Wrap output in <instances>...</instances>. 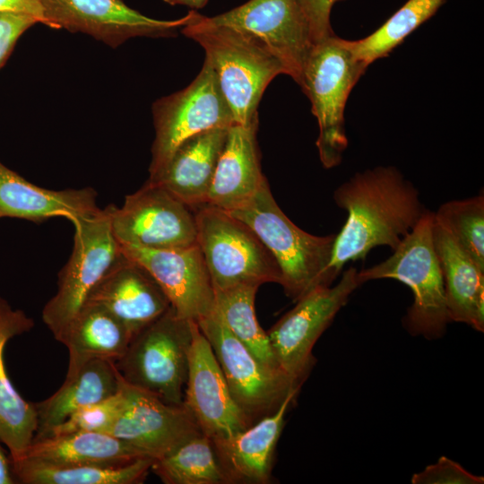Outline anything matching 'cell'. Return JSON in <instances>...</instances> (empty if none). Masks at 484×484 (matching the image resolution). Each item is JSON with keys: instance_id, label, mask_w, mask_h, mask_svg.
Returning <instances> with one entry per match:
<instances>
[{"instance_id": "1", "label": "cell", "mask_w": 484, "mask_h": 484, "mask_svg": "<svg viewBox=\"0 0 484 484\" xmlns=\"http://www.w3.org/2000/svg\"><path fill=\"white\" fill-rule=\"evenodd\" d=\"M333 200L347 220L328 265L332 282L344 264L365 259L374 247L395 250L428 212L418 189L392 166L357 172L336 188Z\"/></svg>"}, {"instance_id": "2", "label": "cell", "mask_w": 484, "mask_h": 484, "mask_svg": "<svg viewBox=\"0 0 484 484\" xmlns=\"http://www.w3.org/2000/svg\"><path fill=\"white\" fill-rule=\"evenodd\" d=\"M181 32L205 52L234 123L258 125V106L270 82L286 74L281 61L257 39L237 29L212 22L194 11Z\"/></svg>"}, {"instance_id": "3", "label": "cell", "mask_w": 484, "mask_h": 484, "mask_svg": "<svg viewBox=\"0 0 484 484\" xmlns=\"http://www.w3.org/2000/svg\"><path fill=\"white\" fill-rule=\"evenodd\" d=\"M249 226L277 261L285 294L297 301L316 286H329L328 265L336 234L315 236L290 220L266 181L242 206L228 212Z\"/></svg>"}, {"instance_id": "4", "label": "cell", "mask_w": 484, "mask_h": 484, "mask_svg": "<svg viewBox=\"0 0 484 484\" xmlns=\"http://www.w3.org/2000/svg\"><path fill=\"white\" fill-rule=\"evenodd\" d=\"M433 227L434 212L428 211L390 257L358 271L361 284L372 280L393 279L407 285L413 294V303L402 324L411 335L428 340L442 337L450 323Z\"/></svg>"}, {"instance_id": "5", "label": "cell", "mask_w": 484, "mask_h": 484, "mask_svg": "<svg viewBox=\"0 0 484 484\" xmlns=\"http://www.w3.org/2000/svg\"><path fill=\"white\" fill-rule=\"evenodd\" d=\"M367 68L355 56L349 40L335 34L314 44L308 53L299 86L317 119L316 146L325 169L341 161L348 145L344 125L346 102Z\"/></svg>"}, {"instance_id": "6", "label": "cell", "mask_w": 484, "mask_h": 484, "mask_svg": "<svg viewBox=\"0 0 484 484\" xmlns=\"http://www.w3.org/2000/svg\"><path fill=\"white\" fill-rule=\"evenodd\" d=\"M194 322L170 307L139 331L115 362L122 379L164 402L183 405Z\"/></svg>"}, {"instance_id": "7", "label": "cell", "mask_w": 484, "mask_h": 484, "mask_svg": "<svg viewBox=\"0 0 484 484\" xmlns=\"http://www.w3.org/2000/svg\"><path fill=\"white\" fill-rule=\"evenodd\" d=\"M194 212L196 244L214 290L239 284H281L277 261L249 226L211 204H203Z\"/></svg>"}, {"instance_id": "8", "label": "cell", "mask_w": 484, "mask_h": 484, "mask_svg": "<svg viewBox=\"0 0 484 484\" xmlns=\"http://www.w3.org/2000/svg\"><path fill=\"white\" fill-rule=\"evenodd\" d=\"M221 368L230 394L249 425L275 412L301 385L264 366L229 331L218 310L196 322Z\"/></svg>"}, {"instance_id": "9", "label": "cell", "mask_w": 484, "mask_h": 484, "mask_svg": "<svg viewBox=\"0 0 484 484\" xmlns=\"http://www.w3.org/2000/svg\"><path fill=\"white\" fill-rule=\"evenodd\" d=\"M74 226L71 256L61 270L56 293L42 311L44 324L56 339L84 304L89 293L123 257L107 207L72 221Z\"/></svg>"}, {"instance_id": "10", "label": "cell", "mask_w": 484, "mask_h": 484, "mask_svg": "<svg viewBox=\"0 0 484 484\" xmlns=\"http://www.w3.org/2000/svg\"><path fill=\"white\" fill-rule=\"evenodd\" d=\"M360 285L358 270L350 266L335 286H316L298 298L266 332L280 368L298 385L315 364V342Z\"/></svg>"}, {"instance_id": "11", "label": "cell", "mask_w": 484, "mask_h": 484, "mask_svg": "<svg viewBox=\"0 0 484 484\" xmlns=\"http://www.w3.org/2000/svg\"><path fill=\"white\" fill-rule=\"evenodd\" d=\"M155 138L149 178L159 174L177 148L206 130L229 127L232 113L220 91L212 68L204 60L194 80L185 89L160 98L152 106Z\"/></svg>"}, {"instance_id": "12", "label": "cell", "mask_w": 484, "mask_h": 484, "mask_svg": "<svg viewBox=\"0 0 484 484\" xmlns=\"http://www.w3.org/2000/svg\"><path fill=\"white\" fill-rule=\"evenodd\" d=\"M107 209L112 232L121 245L165 249L196 244L194 210L155 184L147 181L126 195L120 208Z\"/></svg>"}, {"instance_id": "13", "label": "cell", "mask_w": 484, "mask_h": 484, "mask_svg": "<svg viewBox=\"0 0 484 484\" xmlns=\"http://www.w3.org/2000/svg\"><path fill=\"white\" fill-rule=\"evenodd\" d=\"M208 19L260 40L281 61L286 74L300 85L313 42L298 0H249Z\"/></svg>"}, {"instance_id": "14", "label": "cell", "mask_w": 484, "mask_h": 484, "mask_svg": "<svg viewBox=\"0 0 484 484\" xmlns=\"http://www.w3.org/2000/svg\"><path fill=\"white\" fill-rule=\"evenodd\" d=\"M50 27L89 34L116 48L134 37H172L195 10L177 20H158L129 7L123 0H40Z\"/></svg>"}, {"instance_id": "15", "label": "cell", "mask_w": 484, "mask_h": 484, "mask_svg": "<svg viewBox=\"0 0 484 484\" xmlns=\"http://www.w3.org/2000/svg\"><path fill=\"white\" fill-rule=\"evenodd\" d=\"M121 388L122 409L106 433L129 443L151 458H161L203 433L184 404L164 402L123 379Z\"/></svg>"}, {"instance_id": "16", "label": "cell", "mask_w": 484, "mask_h": 484, "mask_svg": "<svg viewBox=\"0 0 484 484\" xmlns=\"http://www.w3.org/2000/svg\"><path fill=\"white\" fill-rule=\"evenodd\" d=\"M120 247L153 277L179 317L197 322L214 311V288L197 244L165 249L121 244Z\"/></svg>"}, {"instance_id": "17", "label": "cell", "mask_w": 484, "mask_h": 484, "mask_svg": "<svg viewBox=\"0 0 484 484\" xmlns=\"http://www.w3.org/2000/svg\"><path fill=\"white\" fill-rule=\"evenodd\" d=\"M212 440L229 437L250 425L234 402L210 342L193 324L184 403Z\"/></svg>"}, {"instance_id": "18", "label": "cell", "mask_w": 484, "mask_h": 484, "mask_svg": "<svg viewBox=\"0 0 484 484\" xmlns=\"http://www.w3.org/2000/svg\"><path fill=\"white\" fill-rule=\"evenodd\" d=\"M85 302L107 309L132 337L170 307L153 277L125 255L91 290Z\"/></svg>"}, {"instance_id": "19", "label": "cell", "mask_w": 484, "mask_h": 484, "mask_svg": "<svg viewBox=\"0 0 484 484\" xmlns=\"http://www.w3.org/2000/svg\"><path fill=\"white\" fill-rule=\"evenodd\" d=\"M298 392L290 394L279 409L229 437L212 440L220 465L229 483L270 482L274 451L285 415Z\"/></svg>"}, {"instance_id": "20", "label": "cell", "mask_w": 484, "mask_h": 484, "mask_svg": "<svg viewBox=\"0 0 484 484\" xmlns=\"http://www.w3.org/2000/svg\"><path fill=\"white\" fill-rule=\"evenodd\" d=\"M229 128H212L186 139L165 168L147 181L164 188L193 210L205 204Z\"/></svg>"}, {"instance_id": "21", "label": "cell", "mask_w": 484, "mask_h": 484, "mask_svg": "<svg viewBox=\"0 0 484 484\" xmlns=\"http://www.w3.org/2000/svg\"><path fill=\"white\" fill-rule=\"evenodd\" d=\"M99 210L97 193L92 188L46 189L29 182L0 161V218L39 222L65 217L72 222Z\"/></svg>"}, {"instance_id": "22", "label": "cell", "mask_w": 484, "mask_h": 484, "mask_svg": "<svg viewBox=\"0 0 484 484\" xmlns=\"http://www.w3.org/2000/svg\"><path fill=\"white\" fill-rule=\"evenodd\" d=\"M258 125L229 126L207 196V204L226 212L248 202L267 181L256 141Z\"/></svg>"}, {"instance_id": "23", "label": "cell", "mask_w": 484, "mask_h": 484, "mask_svg": "<svg viewBox=\"0 0 484 484\" xmlns=\"http://www.w3.org/2000/svg\"><path fill=\"white\" fill-rule=\"evenodd\" d=\"M34 321L22 310L13 309L0 297V441L11 460L22 457L37 430L35 404L24 400L13 387L5 368L4 348L13 337L29 332Z\"/></svg>"}, {"instance_id": "24", "label": "cell", "mask_w": 484, "mask_h": 484, "mask_svg": "<svg viewBox=\"0 0 484 484\" xmlns=\"http://www.w3.org/2000/svg\"><path fill=\"white\" fill-rule=\"evenodd\" d=\"M131 333L107 309L84 302L56 338L68 350L65 379L95 359L116 362L125 353Z\"/></svg>"}, {"instance_id": "25", "label": "cell", "mask_w": 484, "mask_h": 484, "mask_svg": "<svg viewBox=\"0 0 484 484\" xmlns=\"http://www.w3.org/2000/svg\"><path fill=\"white\" fill-rule=\"evenodd\" d=\"M435 250L441 267L450 322L484 330V270L434 221Z\"/></svg>"}, {"instance_id": "26", "label": "cell", "mask_w": 484, "mask_h": 484, "mask_svg": "<svg viewBox=\"0 0 484 484\" xmlns=\"http://www.w3.org/2000/svg\"><path fill=\"white\" fill-rule=\"evenodd\" d=\"M120 385L121 376L114 361H90L73 376L65 379L50 397L34 403L38 424L33 440L46 437L55 427L81 408L116 394Z\"/></svg>"}, {"instance_id": "27", "label": "cell", "mask_w": 484, "mask_h": 484, "mask_svg": "<svg viewBox=\"0 0 484 484\" xmlns=\"http://www.w3.org/2000/svg\"><path fill=\"white\" fill-rule=\"evenodd\" d=\"M22 457L56 465L109 466L151 458L129 443L105 432H76L33 440Z\"/></svg>"}, {"instance_id": "28", "label": "cell", "mask_w": 484, "mask_h": 484, "mask_svg": "<svg viewBox=\"0 0 484 484\" xmlns=\"http://www.w3.org/2000/svg\"><path fill=\"white\" fill-rule=\"evenodd\" d=\"M154 459L142 458L121 466L56 465L22 457L12 461L16 482L24 484H138Z\"/></svg>"}, {"instance_id": "29", "label": "cell", "mask_w": 484, "mask_h": 484, "mask_svg": "<svg viewBox=\"0 0 484 484\" xmlns=\"http://www.w3.org/2000/svg\"><path fill=\"white\" fill-rule=\"evenodd\" d=\"M258 288L254 284H239L214 290L216 309L229 331L260 362L270 368L281 370L271 348L267 333L256 319L255 298Z\"/></svg>"}, {"instance_id": "30", "label": "cell", "mask_w": 484, "mask_h": 484, "mask_svg": "<svg viewBox=\"0 0 484 484\" xmlns=\"http://www.w3.org/2000/svg\"><path fill=\"white\" fill-rule=\"evenodd\" d=\"M151 471L165 484H229L212 441L203 433L155 459Z\"/></svg>"}, {"instance_id": "31", "label": "cell", "mask_w": 484, "mask_h": 484, "mask_svg": "<svg viewBox=\"0 0 484 484\" xmlns=\"http://www.w3.org/2000/svg\"><path fill=\"white\" fill-rule=\"evenodd\" d=\"M446 0H408L369 36L349 40L355 56L366 66L386 56L394 48L429 19Z\"/></svg>"}, {"instance_id": "32", "label": "cell", "mask_w": 484, "mask_h": 484, "mask_svg": "<svg viewBox=\"0 0 484 484\" xmlns=\"http://www.w3.org/2000/svg\"><path fill=\"white\" fill-rule=\"evenodd\" d=\"M441 227L484 270V195L448 201L434 212Z\"/></svg>"}, {"instance_id": "33", "label": "cell", "mask_w": 484, "mask_h": 484, "mask_svg": "<svg viewBox=\"0 0 484 484\" xmlns=\"http://www.w3.org/2000/svg\"><path fill=\"white\" fill-rule=\"evenodd\" d=\"M123 402L124 393L120 385L116 394L76 411L64 422L55 427L46 437L76 432L106 433L117 418Z\"/></svg>"}, {"instance_id": "34", "label": "cell", "mask_w": 484, "mask_h": 484, "mask_svg": "<svg viewBox=\"0 0 484 484\" xmlns=\"http://www.w3.org/2000/svg\"><path fill=\"white\" fill-rule=\"evenodd\" d=\"M484 478L468 471L460 463L441 456L422 471L414 473L412 484H482Z\"/></svg>"}, {"instance_id": "35", "label": "cell", "mask_w": 484, "mask_h": 484, "mask_svg": "<svg viewBox=\"0 0 484 484\" xmlns=\"http://www.w3.org/2000/svg\"><path fill=\"white\" fill-rule=\"evenodd\" d=\"M308 24L313 45L333 35L330 16L340 0H298Z\"/></svg>"}, {"instance_id": "36", "label": "cell", "mask_w": 484, "mask_h": 484, "mask_svg": "<svg viewBox=\"0 0 484 484\" xmlns=\"http://www.w3.org/2000/svg\"><path fill=\"white\" fill-rule=\"evenodd\" d=\"M37 22L35 18L29 15L0 13V67L21 35Z\"/></svg>"}, {"instance_id": "37", "label": "cell", "mask_w": 484, "mask_h": 484, "mask_svg": "<svg viewBox=\"0 0 484 484\" xmlns=\"http://www.w3.org/2000/svg\"><path fill=\"white\" fill-rule=\"evenodd\" d=\"M0 13L29 15L50 27L40 0H0Z\"/></svg>"}, {"instance_id": "38", "label": "cell", "mask_w": 484, "mask_h": 484, "mask_svg": "<svg viewBox=\"0 0 484 484\" xmlns=\"http://www.w3.org/2000/svg\"><path fill=\"white\" fill-rule=\"evenodd\" d=\"M16 480L12 470V462L0 445V484H13Z\"/></svg>"}, {"instance_id": "39", "label": "cell", "mask_w": 484, "mask_h": 484, "mask_svg": "<svg viewBox=\"0 0 484 484\" xmlns=\"http://www.w3.org/2000/svg\"><path fill=\"white\" fill-rule=\"evenodd\" d=\"M169 4L171 5H186L192 9H201L205 6L208 3V0H163Z\"/></svg>"}]
</instances>
